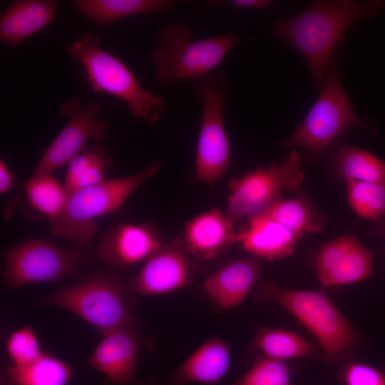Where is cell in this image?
Segmentation results:
<instances>
[{
  "label": "cell",
  "instance_id": "obj_23",
  "mask_svg": "<svg viewBox=\"0 0 385 385\" xmlns=\"http://www.w3.org/2000/svg\"><path fill=\"white\" fill-rule=\"evenodd\" d=\"M22 192L25 193L31 207L47 217L51 224L61 214L68 200L64 186L51 175L28 179L21 191L6 207L4 220L12 216Z\"/></svg>",
  "mask_w": 385,
  "mask_h": 385
},
{
  "label": "cell",
  "instance_id": "obj_34",
  "mask_svg": "<svg viewBox=\"0 0 385 385\" xmlns=\"http://www.w3.org/2000/svg\"><path fill=\"white\" fill-rule=\"evenodd\" d=\"M3 381H4V383H3V382H1V385H6V383H5V381H4V380H3Z\"/></svg>",
  "mask_w": 385,
  "mask_h": 385
},
{
  "label": "cell",
  "instance_id": "obj_4",
  "mask_svg": "<svg viewBox=\"0 0 385 385\" xmlns=\"http://www.w3.org/2000/svg\"><path fill=\"white\" fill-rule=\"evenodd\" d=\"M250 39L232 32L195 40L189 27L174 24L159 33L151 61L158 81L170 86L212 72L237 44Z\"/></svg>",
  "mask_w": 385,
  "mask_h": 385
},
{
  "label": "cell",
  "instance_id": "obj_26",
  "mask_svg": "<svg viewBox=\"0 0 385 385\" xmlns=\"http://www.w3.org/2000/svg\"><path fill=\"white\" fill-rule=\"evenodd\" d=\"M111 164V158L103 147L86 145L68 164L63 185L68 198L82 189L103 181Z\"/></svg>",
  "mask_w": 385,
  "mask_h": 385
},
{
  "label": "cell",
  "instance_id": "obj_14",
  "mask_svg": "<svg viewBox=\"0 0 385 385\" xmlns=\"http://www.w3.org/2000/svg\"><path fill=\"white\" fill-rule=\"evenodd\" d=\"M164 242L162 231L152 222L118 224L101 236L97 254L105 264L123 270L145 262Z\"/></svg>",
  "mask_w": 385,
  "mask_h": 385
},
{
  "label": "cell",
  "instance_id": "obj_1",
  "mask_svg": "<svg viewBox=\"0 0 385 385\" xmlns=\"http://www.w3.org/2000/svg\"><path fill=\"white\" fill-rule=\"evenodd\" d=\"M384 5L375 0L313 1L301 14L277 20L274 35L302 55L320 88L344 34L359 20L379 15Z\"/></svg>",
  "mask_w": 385,
  "mask_h": 385
},
{
  "label": "cell",
  "instance_id": "obj_30",
  "mask_svg": "<svg viewBox=\"0 0 385 385\" xmlns=\"http://www.w3.org/2000/svg\"><path fill=\"white\" fill-rule=\"evenodd\" d=\"M6 349L10 364L15 366L29 364L44 353L37 334L29 326L14 331L6 339Z\"/></svg>",
  "mask_w": 385,
  "mask_h": 385
},
{
  "label": "cell",
  "instance_id": "obj_7",
  "mask_svg": "<svg viewBox=\"0 0 385 385\" xmlns=\"http://www.w3.org/2000/svg\"><path fill=\"white\" fill-rule=\"evenodd\" d=\"M319 94L295 130L281 143L286 148H304L316 155L324 153L333 140L356 128L374 130L356 113L339 76L335 61L330 64Z\"/></svg>",
  "mask_w": 385,
  "mask_h": 385
},
{
  "label": "cell",
  "instance_id": "obj_21",
  "mask_svg": "<svg viewBox=\"0 0 385 385\" xmlns=\"http://www.w3.org/2000/svg\"><path fill=\"white\" fill-rule=\"evenodd\" d=\"M71 4L80 14L101 27L130 16L170 13L177 5L171 0H74Z\"/></svg>",
  "mask_w": 385,
  "mask_h": 385
},
{
  "label": "cell",
  "instance_id": "obj_24",
  "mask_svg": "<svg viewBox=\"0 0 385 385\" xmlns=\"http://www.w3.org/2000/svg\"><path fill=\"white\" fill-rule=\"evenodd\" d=\"M250 349L264 356L285 362L309 357L316 351L315 346L300 334L284 329L262 327L257 330Z\"/></svg>",
  "mask_w": 385,
  "mask_h": 385
},
{
  "label": "cell",
  "instance_id": "obj_33",
  "mask_svg": "<svg viewBox=\"0 0 385 385\" xmlns=\"http://www.w3.org/2000/svg\"><path fill=\"white\" fill-rule=\"evenodd\" d=\"M231 4L235 9H264L272 5L268 0H232Z\"/></svg>",
  "mask_w": 385,
  "mask_h": 385
},
{
  "label": "cell",
  "instance_id": "obj_3",
  "mask_svg": "<svg viewBox=\"0 0 385 385\" xmlns=\"http://www.w3.org/2000/svg\"><path fill=\"white\" fill-rule=\"evenodd\" d=\"M65 50L83 66L94 91L106 92L124 101L134 117L153 124L165 113V99L144 90L126 65L101 48L98 34H79L66 44Z\"/></svg>",
  "mask_w": 385,
  "mask_h": 385
},
{
  "label": "cell",
  "instance_id": "obj_17",
  "mask_svg": "<svg viewBox=\"0 0 385 385\" xmlns=\"http://www.w3.org/2000/svg\"><path fill=\"white\" fill-rule=\"evenodd\" d=\"M189 252L200 261H211L235 244V222L217 208L185 221L181 232Z\"/></svg>",
  "mask_w": 385,
  "mask_h": 385
},
{
  "label": "cell",
  "instance_id": "obj_6",
  "mask_svg": "<svg viewBox=\"0 0 385 385\" xmlns=\"http://www.w3.org/2000/svg\"><path fill=\"white\" fill-rule=\"evenodd\" d=\"M160 168L161 163L155 160L135 174L104 180L73 193L61 214L51 224L53 235L77 243L87 242L97 231L96 220L120 209Z\"/></svg>",
  "mask_w": 385,
  "mask_h": 385
},
{
  "label": "cell",
  "instance_id": "obj_5",
  "mask_svg": "<svg viewBox=\"0 0 385 385\" xmlns=\"http://www.w3.org/2000/svg\"><path fill=\"white\" fill-rule=\"evenodd\" d=\"M135 297L127 282L108 274H94L43 297L46 304L67 309L102 334L128 327L137 319L131 310Z\"/></svg>",
  "mask_w": 385,
  "mask_h": 385
},
{
  "label": "cell",
  "instance_id": "obj_15",
  "mask_svg": "<svg viewBox=\"0 0 385 385\" xmlns=\"http://www.w3.org/2000/svg\"><path fill=\"white\" fill-rule=\"evenodd\" d=\"M140 342L134 327L103 334L87 364L105 376L104 385H145L137 377Z\"/></svg>",
  "mask_w": 385,
  "mask_h": 385
},
{
  "label": "cell",
  "instance_id": "obj_11",
  "mask_svg": "<svg viewBox=\"0 0 385 385\" xmlns=\"http://www.w3.org/2000/svg\"><path fill=\"white\" fill-rule=\"evenodd\" d=\"M58 111L68 118V122L51 143L29 179L51 175L68 165L83 150L88 139L102 140L109 126L107 120L99 118L101 106L94 101L84 106L83 100L76 96L60 105Z\"/></svg>",
  "mask_w": 385,
  "mask_h": 385
},
{
  "label": "cell",
  "instance_id": "obj_29",
  "mask_svg": "<svg viewBox=\"0 0 385 385\" xmlns=\"http://www.w3.org/2000/svg\"><path fill=\"white\" fill-rule=\"evenodd\" d=\"M292 371L284 361L258 356L250 368L227 385H291Z\"/></svg>",
  "mask_w": 385,
  "mask_h": 385
},
{
  "label": "cell",
  "instance_id": "obj_12",
  "mask_svg": "<svg viewBox=\"0 0 385 385\" xmlns=\"http://www.w3.org/2000/svg\"><path fill=\"white\" fill-rule=\"evenodd\" d=\"M198 260L188 250L181 232L163 245L127 281L130 292L138 295H161L192 284Z\"/></svg>",
  "mask_w": 385,
  "mask_h": 385
},
{
  "label": "cell",
  "instance_id": "obj_10",
  "mask_svg": "<svg viewBox=\"0 0 385 385\" xmlns=\"http://www.w3.org/2000/svg\"><path fill=\"white\" fill-rule=\"evenodd\" d=\"M4 281L11 290L27 284L56 282L73 272L83 261L82 251L52 242L30 238L3 252Z\"/></svg>",
  "mask_w": 385,
  "mask_h": 385
},
{
  "label": "cell",
  "instance_id": "obj_2",
  "mask_svg": "<svg viewBox=\"0 0 385 385\" xmlns=\"http://www.w3.org/2000/svg\"><path fill=\"white\" fill-rule=\"evenodd\" d=\"M254 299L260 303H277L295 317L316 338L329 362L344 365L351 361L359 333L325 294L285 289L264 281L257 287Z\"/></svg>",
  "mask_w": 385,
  "mask_h": 385
},
{
  "label": "cell",
  "instance_id": "obj_19",
  "mask_svg": "<svg viewBox=\"0 0 385 385\" xmlns=\"http://www.w3.org/2000/svg\"><path fill=\"white\" fill-rule=\"evenodd\" d=\"M245 220L237 230L235 244L253 257L277 261L294 252L299 238L282 225L261 215Z\"/></svg>",
  "mask_w": 385,
  "mask_h": 385
},
{
  "label": "cell",
  "instance_id": "obj_22",
  "mask_svg": "<svg viewBox=\"0 0 385 385\" xmlns=\"http://www.w3.org/2000/svg\"><path fill=\"white\" fill-rule=\"evenodd\" d=\"M260 215L282 225L299 239L307 232L320 231L325 222L324 214L304 190L292 199H283L273 204Z\"/></svg>",
  "mask_w": 385,
  "mask_h": 385
},
{
  "label": "cell",
  "instance_id": "obj_32",
  "mask_svg": "<svg viewBox=\"0 0 385 385\" xmlns=\"http://www.w3.org/2000/svg\"><path fill=\"white\" fill-rule=\"evenodd\" d=\"M14 176L3 159L0 160V194L7 193L13 187Z\"/></svg>",
  "mask_w": 385,
  "mask_h": 385
},
{
  "label": "cell",
  "instance_id": "obj_8",
  "mask_svg": "<svg viewBox=\"0 0 385 385\" xmlns=\"http://www.w3.org/2000/svg\"><path fill=\"white\" fill-rule=\"evenodd\" d=\"M192 83L202 106L195 177L212 185L227 172L232 158L224 119L228 100L227 79L223 71H216Z\"/></svg>",
  "mask_w": 385,
  "mask_h": 385
},
{
  "label": "cell",
  "instance_id": "obj_28",
  "mask_svg": "<svg viewBox=\"0 0 385 385\" xmlns=\"http://www.w3.org/2000/svg\"><path fill=\"white\" fill-rule=\"evenodd\" d=\"M345 184L349 204L358 216L373 221L385 217V186L353 180Z\"/></svg>",
  "mask_w": 385,
  "mask_h": 385
},
{
  "label": "cell",
  "instance_id": "obj_9",
  "mask_svg": "<svg viewBox=\"0 0 385 385\" xmlns=\"http://www.w3.org/2000/svg\"><path fill=\"white\" fill-rule=\"evenodd\" d=\"M304 178L302 155L292 150L279 162L232 178L225 212L235 223L258 215L283 200L284 191L299 190Z\"/></svg>",
  "mask_w": 385,
  "mask_h": 385
},
{
  "label": "cell",
  "instance_id": "obj_13",
  "mask_svg": "<svg viewBox=\"0 0 385 385\" xmlns=\"http://www.w3.org/2000/svg\"><path fill=\"white\" fill-rule=\"evenodd\" d=\"M373 252L354 233L323 244L313 262L319 282L331 287L359 282L373 272Z\"/></svg>",
  "mask_w": 385,
  "mask_h": 385
},
{
  "label": "cell",
  "instance_id": "obj_18",
  "mask_svg": "<svg viewBox=\"0 0 385 385\" xmlns=\"http://www.w3.org/2000/svg\"><path fill=\"white\" fill-rule=\"evenodd\" d=\"M231 352L228 344L214 336L191 354L163 381L156 385L215 384L227 374Z\"/></svg>",
  "mask_w": 385,
  "mask_h": 385
},
{
  "label": "cell",
  "instance_id": "obj_16",
  "mask_svg": "<svg viewBox=\"0 0 385 385\" xmlns=\"http://www.w3.org/2000/svg\"><path fill=\"white\" fill-rule=\"evenodd\" d=\"M262 263L249 257L227 262L203 282L204 290L213 304L222 310L239 306L255 286Z\"/></svg>",
  "mask_w": 385,
  "mask_h": 385
},
{
  "label": "cell",
  "instance_id": "obj_27",
  "mask_svg": "<svg viewBox=\"0 0 385 385\" xmlns=\"http://www.w3.org/2000/svg\"><path fill=\"white\" fill-rule=\"evenodd\" d=\"M339 173L345 180L373 183L385 186V162L360 148L344 145L335 155Z\"/></svg>",
  "mask_w": 385,
  "mask_h": 385
},
{
  "label": "cell",
  "instance_id": "obj_25",
  "mask_svg": "<svg viewBox=\"0 0 385 385\" xmlns=\"http://www.w3.org/2000/svg\"><path fill=\"white\" fill-rule=\"evenodd\" d=\"M73 371L62 359L44 352L26 365H5L4 379L14 385H67Z\"/></svg>",
  "mask_w": 385,
  "mask_h": 385
},
{
  "label": "cell",
  "instance_id": "obj_31",
  "mask_svg": "<svg viewBox=\"0 0 385 385\" xmlns=\"http://www.w3.org/2000/svg\"><path fill=\"white\" fill-rule=\"evenodd\" d=\"M344 385H385V373L361 362L350 361L342 365L339 374Z\"/></svg>",
  "mask_w": 385,
  "mask_h": 385
},
{
  "label": "cell",
  "instance_id": "obj_20",
  "mask_svg": "<svg viewBox=\"0 0 385 385\" xmlns=\"http://www.w3.org/2000/svg\"><path fill=\"white\" fill-rule=\"evenodd\" d=\"M58 1L19 0L1 14L0 41L16 48L26 38L46 27L55 18Z\"/></svg>",
  "mask_w": 385,
  "mask_h": 385
}]
</instances>
